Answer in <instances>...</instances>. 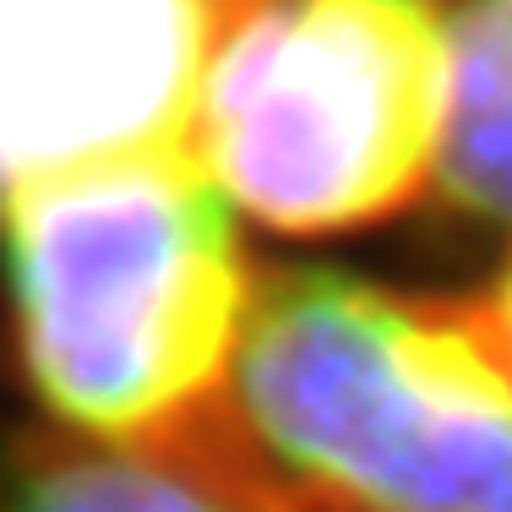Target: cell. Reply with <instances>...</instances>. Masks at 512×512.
Segmentation results:
<instances>
[{"label":"cell","mask_w":512,"mask_h":512,"mask_svg":"<svg viewBox=\"0 0 512 512\" xmlns=\"http://www.w3.org/2000/svg\"><path fill=\"white\" fill-rule=\"evenodd\" d=\"M485 322H491V333H496V344L507 349V360H512V262H507V273H502V284H496V295L485 300Z\"/></svg>","instance_id":"cell-7"},{"label":"cell","mask_w":512,"mask_h":512,"mask_svg":"<svg viewBox=\"0 0 512 512\" xmlns=\"http://www.w3.org/2000/svg\"><path fill=\"white\" fill-rule=\"evenodd\" d=\"M22 382L55 431L142 442L197 420L251 322L229 197L191 148L104 164L0 213Z\"/></svg>","instance_id":"cell-1"},{"label":"cell","mask_w":512,"mask_h":512,"mask_svg":"<svg viewBox=\"0 0 512 512\" xmlns=\"http://www.w3.org/2000/svg\"><path fill=\"white\" fill-rule=\"evenodd\" d=\"M0 512H316L246 436L186 420L142 442L28 431L0 447Z\"/></svg>","instance_id":"cell-5"},{"label":"cell","mask_w":512,"mask_h":512,"mask_svg":"<svg viewBox=\"0 0 512 512\" xmlns=\"http://www.w3.org/2000/svg\"><path fill=\"white\" fill-rule=\"evenodd\" d=\"M436 180L463 213L512 218V0H469L453 22V109Z\"/></svg>","instance_id":"cell-6"},{"label":"cell","mask_w":512,"mask_h":512,"mask_svg":"<svg viewBox=\"0 0 512 512\" xmlns=\"http://www.w3.org/2000/svg\"><path fill=\"white\" fill-rule=\"evenodd\" d=\"M235 425L327 512H512V360L480 306L333 267L256 289Z\"/></svg>","instance_id":"cell-2"},{"label":"cell","mask_w":512,"mask_h":512,"mask_svg":"<svg viewBox=\"0 0 512 512\" xmlns=\"http://www.w3.org/2000/svg\"><path fill=\"white\" fill-rule=\"evenodd\" d=\"M229 0H0V213L104 164L175 153Z\"/></svg>","instance_id":"cell-4"},{"label":"cell","mask_w":512,"mask_h":512,"mask_svg":"<svg viewBox=\"0 0 512 512\" xmlns=\"http://www.w3.org/2000/svg\"><path fill=\"white\" fill-rule=\"evenodd\" d=\"M447 109L431 0H229L186 148L256 224L344 235L442 175Z\"/></svg>","instance_id":"cell-3"}]
</instances>
